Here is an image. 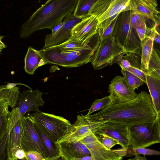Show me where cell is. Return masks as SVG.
I'll return each mask as SVG.
<instances>
[{"label":"cell","instance_id":"cell-31","mask_svg":"<svg viewBox=\"0 0 160 160\" xmlns=\"http://www.w3.org/2000/svg\"><path fill=\"white\" fill-rule=\"evenodd\" d=\"M148 28L146 24L145 18L142 16L134 25V29L141 42L146 37Z\"/></svg>","mask_w":160,"mask_h":160},{"label":"cell","instance_id":"cell-22","mask_svg":"<svg viewBox=\"0 0 160 160\" xmlns=\"http://www.w3.org/2000/svg\"><path fill=\"white\" fill-rule=\"evenodd\" d=\"M21 149L20 128L18 120L13 126L9 136L6 160H17L15 158L16 153Z\"/></svg>","mask_w":160,"mask_h":160},{"label":"cell","instance_id":"cell-8","mask_svg":"<svg viewBox=\"0 0 160 160\" xmlns=\"http://www.w3.org/2000/svg\"><path fill=\"white\" fill-rule=\"evenodd\" d=\"M19 121L22 149L25 152L37 151L45 159L48 158L49 157L48 152L29 116H23L19 120Z\"/></svg>","mask_w":160,"mask_h":160},{"label":"cell","instance_id":"cell-4","mask_svg":"<svg viewBox=\"0 0 160 160\" xmlns=\"http://www.w3.org/2000/svg\"><path fill=\"white\" fill-rule=\"evenodd\" d=\"M131 11H125L119 13L112 36L126 54L134 53L141 55V41L130 24Z\"/></svg>","mask_w":160,"mask_h":160},{"label":"cell","instance_id":"cell-20","mask_svg":"<svg viewBox=\"0 0 160 160\" xmlns=\"http://www.w3.org/2000/svg\"><path fill=\"white\" fill-rule=\"evenodd\" d=\"M100 37L98 33L82 41L72 37L63 43L52 47L60 51H74L81 49L100 42Z\"/></svg>","mask_w":160,"mask_h":160},{"label":"cell","instance_id":"cell-36","mask_svg":"<svg viewBox=\"0 0 160 160\" xmlns=\"http://www.w3.org/2000/svg\"><path fill=\"white\" fill-rule=\"evenodd\" d=\"M45 159L39 152L31 151L25 152V156L21 160H44Z\"/></svg>","mask_w":160,"mask_h":160},{"label":"cell","instance_id":"cell-47","mask_svg":"<svg viewBox=\"0 0 160 160\" xmlns=\"http://www.w3.org/2000/svg\"><path fill=\"white\" fill-rule=\"evenodd\" d=\"M122 157H121L119 158L116 159L114 160H122Z\"/></svg>","mask_w":160,"mask_h":160},{"label":"cell","instance_id":"cell-40","mask_svg":"<svg viewBox=\"0 0 160 160\" xmlns=\"http://www.w3.org/2000/svg\"><path fill=\"white\" fill-rule=\"evenodd\" d=\"M121 68L127 70L131 66V64L129 61L126 59L122 58L118 64Z\"/></svg>","mask_w":160,"mask_h":160},{"label":"cell","instance_id":"cell-23","mask_svg":"<svg viewBox=\"0 0 160 160\" xmlns=\"http://www.w3.org/2000/svg\"><path fill=\"white\" fill-rule=\"evenodd\" d=\"M18 85H24L30 88L25 84L20 83H8L0 86V99H7L9 106L15 107L19 93V88ZM31 89V88H30Z\"/></svg>","mask_w":160,"mask_h":160},{"label":"cell","instance_id":"cell-27","mask_svg":"<svg viewBox=\"0 0 160 160\" xmlns=\"http://www.w3.org/2000/svg\"><path fill=\"white\" fill-rule=\"evenodd\" d=\"M146 74L160 80V59L157 52L154 48L149 59Z\"/></svg>","mask_w":160,"mask_h":160},{"label":"cell","instance_id":"cell-9","mask_svg":"<svg viewBox=\"0 0 160 160\" xmlns=\"http://www.w3.org/2000/svg\"><path fill=\"white\" fill-rule=\"evenodd\" d=\"M8 101L0 99V160H6L9 136L16 122L20 119L18 109L8 110Z\"/></svg>","mask_w":160,"mask_h":160},{"label":"cell","instance_id":"cell-45","mask_svg":"<svg viewBox=\"0 0 160 160\" xmlns=\"http://www.w3.org/2000/svg\"><path fill=\"white\" fill-rule=\"evenodd\" d=\"M134 156L135 157L132 159V160H147L144 156L142 157L139 154L135 153Z\"/></svg>","mask_w":160,"mask_h":160},{"label":"cell","instance_id":"cell-14","mask_svg":"<svg viewBox=\"0 0 160 160\" xmlns=\"http://www.w3.org/2000/svg\"><path fill=\"white\" fill-rule=\"evenodd\" d=\"M108 92L112 98V102H124L134 99L137 94L128 85L124 78L116 76L111 81Z\"/></svg>","mask_w":160,"mask_h":160},{"label":"cell","instance_id":"cell-15","mask_svg":"<svg viewBox=\"0 0 160 160\" xmlns=\"http://www.w3.org/2000/svg\"><path fill=\"white\" fill-rule=\"evenodd\" d=\"M79 141L86 146L91 156L95 160H114L121 157L112 149H108L104 147L93 132Z\"/></svg>","mask_w":160,"mask_h":160},{"label":"cell","instance_id":"cell-34","mask_svg":"<svg viewBox=\"0 0 160 160\" xmlns=\"http://www.w3.org/2000/svg\"><path fill=\"white\" fill-rule=\"evenodd\" d=\"M132 150L134 154L136 153L144 155H160V152L159 151L145 148H132Z\"/></svg>","mask_w":160,"mask_h":160},{"label":"cell","instance_id":"cell-44","mask_svg":"<svg viewBox=\"0 0 160 160\" xmlns=\"http://www.w3.org/2000/svg\"><path fill=\"white\" fill-rule=\"evenodd\" d=\"M44 160H68L67 158L61 155L60 156L53 158H48Z\"/></svg>","mask_w":160,"mask_h":160},{"label":"cell","instance_id":"cell-28","mask_svg":"<svg viewBox=\"0 0 160 160\" xmlns=\"http://www.w3.org/2000/svg\"><path fill=\"white\" fill-rule=\"evenodd\" d=\"M96 0H78L73 14L77 18L90 16L89 12Z\"/></svg>","mask_w":160,"mask_h":160},{"label":"cell","instance_id":"cell-35","mask_svg":"<svg viewBox=\"0 0 160 160\" xmlns=\"http://www.w3.org/2000/svg\"><path fill=\"white\" fill-rule=\"evenodd\" d=\"M112 150L119 157H131L134 155L132 148L130 146L126 148L113 149Z\"/></svg>","mask_w":160,"mask_h":160},{"label":"cell","instance_id":"cell-29","mask_svg":"<svg viewBox=\"0 0 160 160\" xmlns=\"http://www.w3.org/2000/svg\"><path fill=\"white\" fill-rule=\"evenodd\" d=\"M112 100V98L109 95L96 99L92 103L88 113L85 115L88 116L94 112L104 109L110 104Z\"/></svg>","mask_w":160,"mask_h":160},{"label":"cell","instance_id":"cell-41","mask_svg":"<svg viewBox=\"0 0 160 160\" xmlns=\"http://www.w3.org/2000/svg\"><path fill=\"white\" fill-rule=\"evenodd\" d=\"M25 156V152L22 149L18 150L15 154V158L17 160L22 159Z\"/></svg>","mask_w":160,"mask_h":160},{"label":"cell","instance_id":"cell-32","mask_svg":"<svg viewBox=\"0 0 160 160\" xmlns=\"http://www.w3.org/2000/svg\"><path fill=\"white\" fill-rule=\"evenodd\" d=\"M96 136L101 142L108 149H111V148L117 144L120 145L118 141L106 134H101Z\"/></svg>","mask_w":160,"mask_h":160},{"label":"cell","instance_id":"cell-42","mask_svg":"<svg viewBox=\"0 0 160 160\" xmlns=\"http://www.w3.org/2000/svg\"><path fill=\"white\" fill-rule=\"evenodd\" d=\"M63 23L62 22L59 23L55 25L52 30V34H53L57 32L61 28L62 26Z\"/></svg>","mask_w":160,"mask_h":160},{"label":"cell","instance_id":"cell-33","mask_svg":"<svg viewBox=\"0 0 160 160\" xmlns=\"http://www.w3.org/2000/svg\"><path fill=\"white\" fill-rule=\"evenodd\" d=\"M159 26L155 23V25L151 28H148L147 35L152 38L154 42L160 44V34L159 32H158L157 28Z\"/></svg>","mask_w":160,"mask_h":160},{"label":"cell","instance_id":"cell-19","mask_svg":"<svg viewBox=\"0 0 160 160\" xmlns=\"http://www.w3.org/2000/svg\"><path fill=\"white\" fill-rule=\"evenodd\" d=\"M60 155L68 159L91 156L87 148L79 141L73 142H56Z\"/></svg>","mask_w":160,"mask_h":160},{"label":"cell","instance_id":"cell-16","mask_svg":"<svg viewBox=\"0 0 160 160\" xmlns=\"http://www.w3.org/2000/svg\"><path fill=\"white\" fill-rule=\"evenodd\" d=\"M92 132H93L91 126L85 116L78 115L69 133L57 142L79 141Z\"/></svg>","mask_w":160,"mask_h":160},{"label":"cell","instance_id":"cell-18","mask_svg":"<svg viewBox=\"0 0 160 160\" xmlns=\"http://www.w3.org/2000/svg\"><path fill=\"white\" fill-rule=\"evenodd\" d=\"M98 21L93 15L85 18L76 25L72 30V37L84 41L94 34L98 33Z\"/></svg>","mask_w":160,"mask_h":160},{"label":"cell","instance_id":"cell-1","mask_svg":"<svg viewBox=\"0 0 160 160\" xmlns=\"http://www.w3.org/2000/svg\"><path fill=\"white\" fill-rule=\"evenodd\" d=\"M158 115L150 94L142 91L133 99L124 102H111L100 111L85 116L92 122H109L129 126L152 122Z\"/></svg>","mask_w":160,"mask_h":160},{"label":"cell","instance_id":"cell-38","mask_svg":"<svg viewBox=\"0 0 160 160\" xmlns=\"http://www.w3.org/2000/svg\"><path fill=\"white\" fill-rule=\"evenodd\" d=\"M126 70L142 79L144 82H146V74L140 68L131 66Z\"/></svg>","mask_w":160,"mask_h":160},{"label":"cell","instance_id":"cell-17","mask_svg":"<svg viewBox=\"0 0 160 160\" xmlns=\"http://www.w3.org/2000/svg\"><path fill=\"white\" fill-rule=\"evenodd\" d=\"M158 4L156 0H130V9L145 18L160 25L159 12L157 9Z\"/></svg>","mask_w":160,"mask_h":160},{"label":"cell","instance_id":"cell-26","mask_svg":"<svg viewBox=\"0 0 160 160\" xmlns=\"http://www.w3.org/2000/svg\"><path fill=\"white\" fill-rule=\"evenodd\" d=\"M35 127L48 152L49 157L48 158H53L60 156V154L57 143L51 140L38 128Z\"/></svg>","mask_w":160,"mask_h":160},{"label":"cell","instance_id":"cell-13","mask_svg":"<svg viewBox=\"0 0 160 160\" xmlns=\"http://www.w3.org/2000/svg\"><path fill=\"white\" fill-rule=\"evenodd\" d=\"M43 94L38 89L20 92L14 108H18L20 115L22 117L27 112H38L39 107L42 106L45 103L42 98Z\"/></svg>","mask_w":160,"mask_h":160},{"label":"cell","instance_id":"cell-6","mask_svg":"<svg viewBox=\"0 0 160 160\" xmlns=\"http://www.w3.org/2000/svg\"><path fill=\"white\" fill-rule=\"evenodd\" d=\"M160 115L151 122L127 126L130 147L146 148L160 142Z\"/></svg>","mask_w":160,"mask_h":160},{"label":"cell","instance_id":"cell-37","mask_svg":"<svg viewBox=\"0 0 160 160\" xmlns=\"http://www.w3.org/2000/svg\"><path fill=\"white\" fill-rule=\"evenodd\" d=\"M118 15L112 21L106 29L102 35L99 37L100 39H102L104 38L112 36L113 31L114 30Z\"/></svg>","mask_w":160,"mask_h":160},{"label":"cell","instance_id":"cell-10","mask_svg":"<svg viewBox=\"0 0 160 160\" xmlns=\"http://www.w3.org/2000/svg\"><path fill=\"white\" fill-rule=\"evenodd\" d=\"M130 0H96L89 12V15L97 18L98 25L122 12L130 10Z\"/></svg>","mask_w":160,"mask_h":160},{"label":"cell","instance_id":"cell-3","mask_svg":"<svg viewBox=\"0 0 160 160\" xmlns=\"http://www.w3.org/2000/svg\"><path fill=\"white\" fill-rule=\"evenodd\" d=\"M99 43L74 51H60L51 47L38 51L48 63L66 68L78 67L90 62Z\"/></svg>","mask_w":160,"mask_h":160},{"label":"cell","instance_id":"cell-5","mask_svg":"<svg viewBox=\"0 0 160 160\" xmlns=\"http://www.w3.org/2000/svg\"><path fill=\"white\" fill-rule=\"evenodd\" d=\"M35 126L56 142L69 132L72 124L61 116L38 111L29 116Z\"/></svg>","mask_w":160,"mask_h":160},{"label":"cell","instance_id":"cell-46","mask_svg":"<svg viewBox=\"0 0 160 160\" xmlns=\"http://www.w3.org/2000/svg\"><path fill=\"white\" fill-rule=\"evenodd\" d=\"M3 37V36H0V53L2 50L6 47V45L2 41V39Z\"/></svg>","mask_w":160,"mask_h":160},{"label":"cell","instance_id":"cell-30","mask_svg":"<svg viewBox=\"0 0 160 160\" xmlns=\"http://www.w3.org/2000/svg\"><path fill=\"white\" fill-rule=\"evenodd\" d=\"M121 73L128 86L133 90H135L144 83L142 79L127 70L121 68Z\"/></svg>","mask_w":160,"mask_h":160},{"label":"cell","instance_id":"cell-2","mask_svg":"<svg viewBox=\"0 0 160 160\" xmlns=\"http://www.w3.org/2000/svg\"><path fill=\"white\" fill-rule=\"evenodd\" d=\"M78 0H49L42 5L22 25L20 38H26L35 32L52 29L64 18L72 13Z\"/></svg>","mask_w":160,"mask_h":160},{"label":"cell","instance_id":"cell-39","mask_svg":"<svg viewBox=\"0 0 160 160\" xmlns=\"http://www.w3.org/2000/svg\"><path fill=\"white\" fill-rule=\"evenodd\" d=\"M131 11L130 22L131 26L134 29L135 24L141 18L142 15L132 10Z\"/></svg>","mask_w":160,"mask_h":160},{"label":"cell","instance_id":"cell-48","mask_svg":"<svg viewBox=\"0 0 160 160\" xmlns=\"http://www.w3.org/2000/svg\"><path fill=\"white\" fill-rule=\"evenodd\" d=\"M127 160H132V159H129Z\"/></svg>","mask_w":160,"mask_h":160},{"label":"cell","instance_id":"cell-12","mask_svg":"<svg viewBox=\"0 0 160 160\" xmlns=\"http://www.w3.org/2000/svg\"><path fill=\"white\" fill-rule=\"evenodd\" d=\"M88 16L77 18L72 13L65 17L62 22L63 25L58 31L53 34L51 33L46 35L43 48L57 46L68 40L72 37V28Z\"/></svg>","mask_w":160,"mask_h":160},{"label":"cell","instance_id":"cell-11","mask_svg":"<svg viewBox=\"0 0 160 160\" xmlns=\"http://www.w3.org/2000/svg\"><path fill=\"white\" fill-rule=\"evenodd\" d=\"M89 122L95 135L105 134L109 136L118 141L122 148L130 146L127 126L109 122Z\"/></svg>","mask_w":160,"mask_h":160},{"label":"cell","instance_id":"cell-7","mask_svg":"<svg viewBox=\"0 0 160 160\" xmlns=\"http://www.w3.org/2000/svg\"><path fill=\"white\" fill-rule=\"evenodd\" d=\"M126 53L113 36L100 39L99 46L90 61L95 70L114 63L119 64Z\"/></svg>","mask_w":160,"mask_h":160},{"label":"cell","instance_id":"cell-21","mask_svg":"<svg viewBox=\"0 0 160 160\" xmlns=\"http://www.w3.org/2000/svg\"><path fill=\"white\" fill-rule=\"evenodd\" d=\"M48 64L40 54L38 50L29 47L24 59V68L28 73L32 75L38 68Z\"/></svg>","mask_w":160,"mask_h":160},{"label":"cell","instance_id":"cell-25","mask_svg":"<svg viewBox=\"0 0 160 160\" xmlns=\"http://www.w3.org/2000/svg\"><path fill=\"white\" fill-rule=\"evenodd\" d=\"M153 39L147 35L141 42L140 69L146 74L148 71L149 62L153 48Z\"/></svg>","mask_w":160,"mask_h":160},{"label":"cell","instance_id":"cell-24","mask_svg":"<svg viewBox=\"0 0 160 160\" xmlns=\"http://www.w3.org/2000/svg\"><path fill=\"white\" fill-rule=\"evenodd\" d=\"M146 82L150 92L154 109L160 115V80L146 74Z\"/></svg>","mask_w":160,"mask_h":160},{"label":"cell","instance_id":"cell-43","mask_svg":"<svg viewBox=\"0 0 160 160\" xmlns=\"http://www.w3.org/2000/svg\"><path fill=\"white\" fill-rule=\"evenodd\" d=\"M68 160H95L91 156H88L81 158H72L68 159Z\"/></svg>","mask_w":160,"mask_h":160}]
</instances>
